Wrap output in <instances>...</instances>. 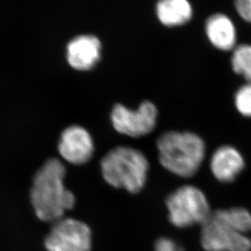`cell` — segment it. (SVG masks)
I'll list each match as a JSON object with an SVG mask.
<instances>
[{"mask_svg":"<svg viewBox=\"0 0 251 251\" xmlns=\"http://www.w3.org/2000/svg\"><path fill=\"white\" fill-rule=\"evenodd\" d=\"M244 167L245 160L242 153L230 145H224L215 150L210 160L212 174L223 183L235 180Z\"/></svg>","mask_w":251,"mask_h":251,"instance_id":"10","label":"cell"},{"mask_svg":"<svg viewBox=\"0 0 251 251\" xmlns=\"http://www.w3.org/2000/svg\"><path fill=\"white\" fill-rule=\"evenodd\" d=\"M157 14L162 24L176 26L188 22L193 10L188 0H160L157 2Z\"/></svg>","mask_w":251,"mask_h":251,"instance_id":"12","label":"cell"},{"mask_svg":"<svg viewBox=\"0 0 251 251\" xmlns=\"http://www.w3.org/2000/svg\"><path fill=\"white\" fill-rule=\"evenodd\" d=\"M205 31L210 43L217 49L228 51L237 41V32L232 21L224 14L213 15L205 24Z\"/></svg>","mask_w":251,"mask_h":251,"instance_id":"11","label":"cell"},{"mask_svg":"<svg viewBox=\"0 0 251 251\" xmlns=\"http://www.w3.org/2000/svg\"><path fill=\"white\" fill-rule=\"evenodd\" d=\"M157 145L162 167L183 178L194 176L205 157V143L194 133L166 132Z\"/></svg>","mask_w":251,"mask_h":251,"instance_id":"3","label":"cell"},{"mask_svg":"<svg viewBox=\"0 0 251 251\" xmlns=\"http://www.w3.org/2000/svg\"><path fill=\"white\" fill-rule=\"evenodd\" d=\"M44 245L49 251H91L92 232L79 220L62 218L54 222Z\"/></svg>","mask_w":251,"mask_h":251,"instance_id":"6","label":"cell"},{"mask_svg":"<svg viewBox=\"0 0 251 251\" xmlns=\"http://www.w3.org/2000/svg\"><path fill=\"white\" fill-rule=\"evenodd\" d=\"M100 49V42L97 37L92 35L77 37L68 44V62L75 70H90L99 61Z\"/></svg>","mask_w":251,"mask_h":251,"instance_id":"9","label":"cell"},{"mask_svg":"<svg viewBox=\"0 0 251 251\" xmlns=\"http://www.w3.org/2000/svg\"><path fill=\"white\" fill-rule=\"evenodd\" d=\"M235 7L241 17L251 23V0H235Z\"/></svg>","mask_w":251,"mask_h":251,"instance_id":"15","label":"cell"},{"mask_svg":"<svg viewBox=\"0 0 251 251\" xmlns=\"http://www.w3.org/2000/svg\"><path fill=\"white\" fill-rule=\"evenodd\" d=\"M251 214L242 207L211 211L201 225V243L206 251H251Z\"/></svg>","mask_w":251,"mask_h":251,"instance_id":"2","label":"cell"},{"mask_svg":"<svg viewBox=\"0 0 251 251\" xmlns=\"http://www.w3.org/2000/svg\"><path fill=\"white\" fill-rule=\"evenodd\" d=\"M149 162L139 150L117 147L109 151L100 162L102 176L111 186L137 193L145 186Z\"/></svg>","mask_w":251,"mask_h":251,"instance_id":"4","label":"cell"},{"mask_svg":"<svg viewBox=\"0 0 251 251\" xmlns=\"http://www.w3.org/2000/svg\"><path fill=\"white\" fill-rule=\"evenodd\" d=\"M232 69L251 82V46L241 45L235 49L232 57Z\"/></svg>","mask_w":251,"mask_h":251,"instance_id":"13","label":"cell"},{"mask_svg":"<svg viewBox=\"0 0 251 251\" xmlns=\"http://www.w3.org/2000/svg\"><path fill=\"white\" fill-rule=\"evenodd\" d=\"M169 220L178 227L202 225L210 216V204L202 191L193 186L180 187L168 197Z\"/></svg>","mask_w":251,"mask_h":251,"instance_id":"5","label":"cell"},{"mask_svg":"<svg viewBox=\"0 0 251 251\" xmlns=\"http://www.w3.org/2000/svg\"><path fill=\"white\" fill-rule=\"evenodd\" d=\"M155 251H180V250L172 240L162 237L155 243Z\"/></svg>","mask_w":251,"mask_h":251,"instance_id":"16","label":"cell"},{"mask_svg":"<svg viewBox=\"0 0 251 251\" xmlns=\"http://www.w3.org/2000/svg\"><path fill=\"white\" fill-rule=\"evenodd\" d=\"M65 172L61 161L51 158L34 176L30 201L39 220L56 222L75 206V195L64 183Z\"/></svg>","mask_w":251,"mask_h":251,"instance_id":"1","label":"cell"},{"mask_svg":"<svg viewBox=\"0 0 251 251\" xmlns=\"http://www.w3.org/2000/svg\"><path fill=\"white\" fill-rule=\"evenodd\" d=\"M58 150L61 157L71 164H84L92 158L94 143L85 128L70 126L61 134Z\"/></svg>","mask_w":251,"mask_h":251,"instance_id":"8","label":"cell"},{"mask_svg":"<svg viewBox=\"0 0 251 251\" xmlns=\"http://www.w3.org/2000/svg\"><path fill=\"white\" fill-rule=\"evenodd\" d=\"M234 101L240 114L251 118V82L240 87L235 94Z\"/></svg>","mask_w":251,"mask_h":251,"instance_id":"14","label":"cell"},{"mask_svg":"<svg viewBox=\"0 0 251 251\" xmlns=\"http://www.w3.org/2000/svg\"><path fill=\"white\" fill-rule=\"evenodd\" d=\"M157 119V108L150 101L143 102L135 110L116 104L111 113L114 129L130 137H140L150 134L154 129Z\"/></svg>","mask_w":251,"mask_h":251,"instance_id":"7","label":"cell"}]
</instances>
